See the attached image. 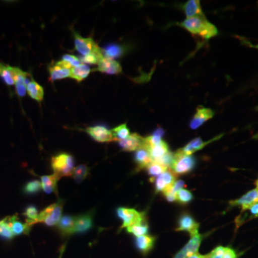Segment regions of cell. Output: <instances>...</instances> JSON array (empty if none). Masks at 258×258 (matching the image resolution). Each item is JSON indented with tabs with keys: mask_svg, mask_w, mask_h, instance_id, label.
<instances>
[{
	"mask_svg": "<svg viewBox=\"0 0 258 258\" xmlns=\"http://www.w3.org/2000/svg\"><path fill=\"white\" fill-rule=\"evenodd\" d=\"M180 25L190 33L199 35L205 40H210L218 34L216 27L210 23L205 15L186 19L180 23Z\"/></svg>",
	"mask_w": 258,
	"mask_h": 258,
	"instance_id": "cell-1",
	"label": "cell"
},
{
	"mask_svg": "<svg viewBox=\"0 0 258 258\" xmlns=\"http://www.w3.org/2000/svg\"><path fill=\"white\" fill-rule=\"evenodd\" d=\"M74 158L71 154L61 153L51 159V167L59 179L63 176H73L74 171Z\"/></svg>",
	"mask_w": 258,
	"mask_h": 258,
	"instance_id": "cell-2",
	"label": "cell"
},
{
	"mask_svg": "<svg viewBox=\"0 0 258 258\" xmlns=\"http://www.w3.org/2000/svg\"><path fill=\"white\" fill-rule=\"evenodd\" d=\"M174 160L171 166V171L175 176L183 175L191 172L195 168L196 160L191 155H186L179 149L174 153Z\"/></svg>",
	"mask_w": 258,
	"mask_h": 258,
	"instance_id": "cell-3",
	"label": "cell"
},
{
	"mask_svg": "<svg viewBox=\"0 0 258 258\" xmlns=\"http://www.w3.org/2000/svg\"><path fill=\"white\" fill-rule=\"evenodd\" d=\"M62 207L63 203L61 200L49 205L39 214L36 223L41 222L50 227L57 225L62 217Z\"/></svg>",
	"mask_w": 258,
	"mask_h": 258,
	"instance_id": "cell-4",
	"label": "cell"
},
{
	"mask_svg": "<svg viewBox=\"0 0 258 258\" xmlns=\"http://www.w3.org/2000/svg\"><path fill=\"white\" fill-rule=\"evenodd\" d=\"M74 35L75 47L81 55L86 56L94 54L98 57H104L102 53V49L98 47L96 42L91 37H87V38L83 37L76 32H74Z\"/></svg>",
	"mask_w": 258,
	"mask_h": 258,
	"instance_id": "cell-5",
	"label": "cell"
},
{
	"mask_svg": "<svg viewBox=\"0 0 258 258\" xmlns=\"http://www.w3.org/2000/svg\"><path fill=\"white\" fill-rule=\"evenodd\" d=\"M117 216L123 221L120 229L127 228L131 226L145 222V213L139 212L135 209L119 208L116 210Z\"/></svg>",
	"mask_w": 258,
	"mask_h": 258,
	"instance_id": "cell-6",
	"label": "cell"
},
{
	"mask_svg": "<svg viewBox=\"0 0 258 258\" xmlns=\"http://www.w3.org/2000/svg\"><path fill=\"white\" fill-rule=\"evenodd\" d=\"M72 66L69 62L64 60L58 61L49 66L50 81L64 79L71 77V71Z\"/></svg>",
	"mask_w": 258,
	"mask_h": 258,
	"instance_id": "cell-7",
	"label": "cell"
},
{
	"mask_svg": "<svg viewBox=\"0 0 258 258\" xmlns=\"http://www.w3.org/2000/svg\"><path fill=\"white\" fill-rule=\"evenodd\" d=\"M86 133L98 142H113L115 140L114 136L111 130H108L103 125H95V126L88 127L86 130Z\"/></svg>",
	"mask_w": 258,
	"mask_h": 258,
	"instance_id": "cell-8",
	"label": "cell"
},
{
	"mask_svg": "<svg viewBox=\"0 0 258 258\" xmlns=\"http://www.w3.org/2000/svg\"><path fill=\"white\" fill-rule=\"evenodd\" d=\"M13 71L17 94L19 97H24L26 94L27 85L31 80L32 76L19 68L13 67Z\"/></svg>",
	"mask_w": 258,
	"mask_h": 258,
	"instance_id": "cell-9",
	"label": "cell"
},
{
	"mask_svg": "<svg viewBox=\"0 0 258 258\" xmlns=\"http://www.w3.org/2000/svg\"><path fill=\"white\" fill-rule=\"evenodd\" d=\"M191 238L182 249L174 255V258H188L193 254L198 253L201 245L203 237L200 234L191 236Z\"/></svg>",
	"mask_w": 258,
	"mask_h": 258,
	"instance_id": "cell-10",
	"label": "cell"
},
{
	"mask_svg": "<svg viewBox=\"0 0 258 258\" xmlns=\"http://www.w3.org/2000/svg\"><path fill=\"white\" fill-rule=\"evenodd\" d=\"M214 116V112L210 108H205L203 106H199L197 112L194 115L192 119L190 120L189 127L192 130H196L203 125L205 122L211 119Z\"/></svg>",
	"mask_w": 258,
	"mask_h": 258,
	"instance_id": "cell-11",
	"label": "cell"
},
{
	"mask_svg": "<svg viewBox=\"0 0 258 258\" xmlns=\"http://www.w3.org/2000/svg\"><path fill=\"white\" fill-rule=\"evenodd\" d=\"M200 225V223L197 222L189 214L184 213L178 220V227L176 231H186L191 237L199 233Z\"/></svg>",
	"mask_w": 258,
	"mask_h": 258,
	"instance_id": "cell-12",
	"label": "cell"
},
{
	"mask_svg": "<svg viewBox=\"0 0 258 258\" xmlns=\"http://www.w3.org/2000/svg\"><path fill=\"white\" fill-rule=\"evenodd\" d=\"M257 203H258V189H254L250 190L237 200H232L229 204L231 207H241L242 211H245V210H248L252 205Z\"/></svg>",
	"mask_w": 258,
	"mask_h": 258,
	"instance_id": "cell-13",
	"label": "cell"
},
{
	"mask_svg": "<svg viewBox=\"0 0 258 258\" xmlns=\"http://www.w3.org/2000/svg\"><path fill=\"white\" fill-rule=\"evenodd\" d=\"M118 144L125 152H134L144 147V138L138 134H132L126 139L118 141Z\"/></svg>",
	"mask_w": 258,
	"mask_h": 258,
	"instance_id": "cell-14",
	"label": "cell"
},
{
	"mask_svg": "<svg viewBox=\"0 0 258 258\" xmlns=\"http://www.w3.org/2000/svg\"><path fill=\"white\" fill-rule=\"evenodd\" d=\"M176 181V176L169 169L158 176L155 180L156 192H163L171 188Z\"/></svg>",
	"mask_w": 258,
	"mask_h": 258,
	"instance_id": "cell-15",
	"label": "cell"
},
{
	"mask_svg": "<svg viewBox=\"0 0 258 258\" xmlns=\"http://www.w3.org/2000/svg\"><path fill=\"white\" fill-rule=\"evenodd\" d=\"M96 71L108 75H118L121 74L122 68L119 62L113 60V59L106 58L104 57L103 60L100 61L98 64V68Z\"/></svg>",
	"mask_w": 258,
	"mask_h": 258,
	"instance_id": "cell-16",
	"label": "cell"
},
{
	"mask_svg": "<svg viewBox=\"0 0 258 258\" xmlns=\"http://www.w3.org/2000/svg\"><path fill=\"white\" fill-rule=\"evenodd\" d=\"M222 135L216 137L211 140L208 141V142H203V139L198 137V138L194 139L191 142L186 144V146L182 149H180L181 152L184 153L186 155H191L194 153L198 152V151L201 150L203 149L205 146L208 145L209 144L212 143L214 141H216L217 139L221 138Z\"/></svg>",
	"mask_w": 258,
	"mask_h": 258,
	"instance_id": "cell-17",
	"label": "cell"
},
{
	"mask_svg": "<svg viewBox=\"0 0 258 258\" xmlns=\"http://www.w3.org/2000/svg\"><path fill=\"white\" fill-rule=\"evenodd\" d=\"M93 227V215L91 212L76 217L75 233L82 234Z\"/></svg>",
	"mask_w": 258,
	"mask_h": 258,
	"instance_id": "cell-18",
	"label": "cell"
},
{
	"mask_svg": "<svg viewBox=\"0 0 258 258\" xmlns=\"http://www.w3.org/2000/svg\"><path fill=\"white\" fill-rule=\"evenodd\" d=\"M8 218L10 228H11L12 232H13L14 236L23 235V234L28 235L32 225H29L27 222L23 223V222H20L17 215L8 217Z\"/></svg>",
	"mask_w": 258,
	"mask_h": 258,
	"instance_id": "cell-19",
	"label": "cell"
},
{
	"mask_svg": "<svg viewBox=\"0 0 258 258\" xmlns=\"http://www.w3.org/2000/svg\"><path fill=\"white\" fill-rule=\"evenodd\" d=\"M76 217L66 215L61 217L57 224V227L60 233L64 236H69L75 233Z\"/></svg>",
	"mask_w": 258,
	"mask_h": 258,
	"instance_id": "cell-20",
	"label": "cell"
},
{
	"mask_svg": "<svg viewBox=\"0 0 258 258\" xmlns=\"http://www.w3.org/2000/svg\"><path fill=\"white\" fill-rule=\"evenodd\" d=\"M156 238L153 236L143 235L137 237L135 239V244L137 248L144 254L150 252L154 247Z\"/></svg>",
	"mask_w": 258,
	"mask_h": 258,
	"instance_id": "cell-21",
	"label": "cell"
},
{
	"mask_svg": "<svg viewBox=\"0 0 258 258\" xmlns=\"http://www.w3.org/2000/svg\"><path fill=\"white\" fill-rule=\"evenodd\" d=\"M134 161L137 164L138 169L147 168V166L153 162L150 153L145 147L141 148L136 152L135 155H134Z\"/></svg>",
	"mask_w": 258,
	"mask_h": 258,
	"instance_id": "cell-22",
	"label": "cell"
},
{
	"mask_svg": "<svg viewBox=\"0 0 258 258\" xmlns=\"http://www.w3.org/2000/svg\"><path fill=\"white\" fill-rule=\"evenodd\" d=\"M183 10L186 15V19L205 15L199 0H189L186 2L183 6Z\"/></svg>",
	"mask_w": 258,
	"mask_h": 258,
	"instance_id": "cell-23",
	"label": "cell"
},
{
	"mask_svg": "<svg viewBox=\"0 0 258 258\" xmlns=\"http://www.w3.org/2000/svg\"><path fill=\"white\" fill-rule=\"evenodd\" d=\"M40 179H41L42 189L45 193L57 192V181L60 179L55 174L42 176Z\"/></svg>",
	"mask_w": 258,
	"mask_h": 258,
	"instance_id": "cell-24",
	"label": "cell"
},
{
	"mask_svg": "<svg viewBox=\"0 0 258 258\" xmlns=\"http://www.w3.org/2000/svg\"><path fill=\"white\" fill-rule=\"evenodd\" d=\"M27 92L29 96L35 101L40 102L43 100L44 90L40 85H39L36 81L32 79L30 80V82L27 85Z\"/></svg>",
	"mask_w": 258,
	"mask_h": 258,
	"instance_id": "cell-25",
	"label": "cell"
},
{
	"mask_svg": "<svg viewBox=\"0 0 258 258\" xmlns=\"http://www.w3.org/2000/svg\"><path fill=\"white\" fill-rule=\"evenodd\" d=\"M150 153L153 161H157L169 152V146L165 142H161L158 145L147 149Z\"/></svg>",
	"mask_w": 258,
	"mask_h": 258,
	"instance_id": "cell-26",
	"label": "cell"
},
{
	"mask_svg": "<svg viewBox=\"0 0 258 258\" xmlns=\"http://www.w3.org/2000/svg\"><path fill=\"white\" fill-rule=\"evenodd\" d=\"M91 69L89 66L86 64H81L77 67L71 69V78L76 80L78 82H81L83 80L86 79L91 73Z\"/></svg>",
	"mask_w": 258,
	"mask_h": 258,
	"instance_id": "cell-27",
	"label": "cell"
},
{
	"mask_svg": "<svg viewBox=\"0 0 258 258\" xmlns=\"http://www.w3.org/2000/svg\"><path fill=\"white\" fill-rule=\"evenodd\" d=\"M123 52H124L123 47L117 44H111L102 49L103 57L106 58L114 59L119 57L123 55Z\"/></svg>",
	"mask_w": 258,
	"mask_h": 258,
	"instance_id": "cell-28",
	"label": "cell"
},
{
	"mask_svg": "<svg viewBox=\"0 0 258 258\" xmlns=\"http://www.w3.org/2000/svg\"><path fill=\"white\" fill-rule=\"evenodd\" d=\"M165 134V131L162 128H158L154 133L144 138V147L147 149L158 145L162 142V137Z\"/></svg>",
	"mask_w": 258,
	"mask_h": 258,
	"instance_id": "cell-29",
	"label": "cell"
},
{
	"mask_svg": "<svg viewBox=\"0 0 258 258\" xmlns=\"http://www.w3.org/2000/svg\"><path fill=\"white\" fill-rule=\"evenodd\" d=\"M0 77L8 86L15 85L13 67L8 64L0 62Z\"/></svg>",
	"mask_w": 258,
	"mask_h": 258,
	"instance_id": "cell-30",
	"label": "cell"
},
{
	"mask_svg": "<svg viewBox=\"0 0 258 258\" xmlns=\"http://www.w3.org/2000/svg\"><path fill=\"white\" fill-rule=\"evenodd\" d=\"M186 186L184 181L182 180H177L174 184L172 185L171 188L164 191V195L165 196L166 200L169 203H174L176 201V195L180 189H183V187Z\"/></svg>",
	"mask_w": 258,
	"mask_h": 258,
	"instance_id": "cell-31",
	"label": "cell"
},
{
	"mask_svg": "<svg viewBox=\"0 0 258 258\" xmlns=\"http://www.w3.org/2000/svg\"><path fill=\"white\" fill-rule=\"evenodd\" d=\"M147 169L149 176L152 177H156V176H160L169 169L161 164L160 163L153 161V162L147 166Z\"/></svg>",
	"mask_w": 258,
	"mask_h": 258,
	"instance_id": "cell-32",
	"label": "cell"
},
{
	"mask_svg": "<svg viewBox=\"0 0 258 258\" xmlns=\"http://www.w3.org/2000/svg\"><path fill=\"white\" fill-rule=\"evenodd\" d=\"M127 232L128 233L132 234L136 237H140V236L146 235L149 232V225L145 222L142 223L137 224L127 227Z\"/></svg>",
	"mask_w": 258,
	"mask_h": 258,
	"instance_id": "cell-33",
	"label": "cell"
},
{
	"mask_svg": "<svg viewBox=\"0 0 258 258\" xmlns=\"http://www.w3.org/2000/svg\"><path fill=\"white\" fill-rule=\"evenodd\" d=\"M90 169L86 165H80L75 168L74 174V179L78 184L82 182L83 180L86 179L89 174Z\"/></svg>",
	"mask_w": 258,
	"mask_h": 258,
	"instance_id": "cell-34",
	"label": "cell"
},
{
	"mask_svg": "<svg viewBox=\"0 0 258 258\" xmlns=\"http://www.w3.org/2000/svg\"><path fill=\"white\" fill-rule=\"evenodd\" d=\"M0 237L8 239V240H12L15 237L11 228H10L8 217L0 220Z\"/></svg>",
	"mask_w": 258,
	"mask_h": 258,
	"instance_id": "cell-35",
	"label": "cell"
},
{
	"mask_svg": "<svg viewBox=\"0 0 258 258\" xmlns=\"http://www.w3.org/2000/svg\"><path fill=\"white\" fill-rule=\"evenodd\" d=\"M111 131L116 141L123 140L130 136V132L127 127L126 123L118 125Z\"/></svg>",
	"mask_w": 258,
	"mask_h": 258,
	"instance_id": "cell-36",
	"label": "cell"
},
{
	"mask_svg": "<svg viewBox=\"0 0 258 258\" xmlns=\"http://www.w3.org/2000/svg\"><path fill=\"white\" fill-rule=\"evenodd\" d=\"M38 210L33 205H30L25 209L23 215L26 217V222L29 225H33L36 223L37 217H38Z\"/></svg>",
	"mask_w": 258,
	"mask_h": 258,
	"instance_id": "cell-37",
	"label": "cell"
},
{
	"mask_svg": "<svg viewBox=\"0 0 258 258\" xmlns=\"http://www.w3.org/2000/svg\"><path fill=\"white\" fill-rule=\"evenodd\" d=\"M176 201L181 205H187L192 201L194 197L192 194L189 190L180 189L176 195Z\"/></svg>",
	"mask_w": 258,
	"mask_h": 258,
	"instance_id": "cell-38",
	"label": "cell"
},
{
	"mask_svg": "<svg viewBox=\"0 0 258 258\" xmlns=\"http://www.w3.org/2000/svg\"><path fill=\"white\" fill-rule=\"evenodd\" d=\"M41 189V181H38V180H34L25 185L24 191L28 195H33V194L38 192Z\"/></svg>",
	"mask_w": 258,
	"mask_h": 258,
	"instance_id": "cell-39",
	"label": "cell"
},
{
	"mask_svg": "<svg viewBox=\"0 0 258 258\" xmlns=\"http://www.w3.org/2000/svg\"><path fill=\"white\" fill-rule=\"evenodd\" d=\"M104 57H98L94 54H91V55H88L86 56H83L82 57L80 58L81 62L86 64H98L100 61L103 60Z\"/></svg>",
	"mask_w": 258,
	"mask_h": 258,
	"instance_id": "cell-40",
	"label": "cell"
},
{
	"mask_svg": "<svg viewBox=\"0 0 258 258\" xmlns=\"http://www.w3.org/2000/svg\"><path fill=\"white\" fill-rule=\"evenodd\" d=\"M225 247L223 246H217L212 252L207 254L208 258H222L225 253Z\"/></svg>",
	"mask_w": 258,
	"mask_h": 258,
	"instance_id": "cell-41",
	"label": "cell"
},
{
	"mask_svg": "<svg viewBox=\"0 0 258 258\" xmlns=\"http://www.w3.org/2000/svg\"><path fill=\"white\" fill-rule=\"evenodd\" d=\"M66 61V62H69L72 66V68L77 67L80 64H82L81 60L79 57H76V56L69 55V54H66L63 57H62V60Z\"/></svg>",
	"mask_w": 258,
	"mask_h": 258,
	"instance_id": "cell-42",
	"label": "cell"
},
{
	"mask_svg": "<svg viewBox=\"0 0 258 258\" xmlns=\"http://www.w3.org/2000/svg\"><path fill=\"white\" fill-rule=\"evenodd\" d=\"M222 258H237L235 250L230 247H225V253Z\"/></svg>",
	"mask_w": 258,
	"mask_h": 258,
	"instance_id": "cell-43",
	"label": "cell"
},
{
	"mask_svg": "<svg viewBox=\"0 0 258 258\" xmlns=\"http://www.w3.org/2000/svg\"><path fill=\"white\" fill-rule=\"evenodd\" d=\"M252 218L258 217V203L254 204L248 209Z\"/></svg>",
	"mask_w": 258,
	"mask_h": 258,
	"instance_id": "cell-44",
	"label": "cell"
},
{
	"mask_svg": "<svg viewBox=\"0 0 258 258\" xmlns=\"http://www.w3.org/2000/svg\"><path fill=\"white\" fill-rule=\"evenodd\" d=\"M188 258H208V257H207V254L203 255V254H200L198 252V253L193 254V255L190 256V257Z\"/></svg>",
	"mask_w": 258,
	"mask_h": 258,
	"instance_id": "cell-45",
	"label": "cell"
},
{
	"mask_svg": "<svg viewBox=\"0 0 258 258\" xmlns=\"http://www.w3.org/2000/svg\"><path fill=\"white\" fill-rule=\"evenodd\" d=\"M64 249V246H63V247H62V249H61L60 257H59V258L62 257V254H63Z\"/></svg>",
	"mask_w": 258,
	"mask_h": 258,
	"instance_id": "cell-46",
	"label": "cell"
},
{
	"mask_svg": "<svg viewBox=\"0 0 258 258\" xmlns=\"http://www.w3.org/2000/svg\"><path fill=\"white\" fill-rule=\"evenodd\" d=\"M254 185L256 186V189H258V179L256 180L255 182H254Z\"/></svg>",
	"mask_w": 258,
	"mask_h": 258,
	"instance_id": "cell-47",
	"label": "cell"
},
{
	"mask_svg": "<svg viewBox=\"0 0 258 258\" xmlns=\"http://www.w3.org/2000/svg\"><path fill=\"white\" fill-rule=\"evenodd\" d=\"M251 47H256V48L258 49V45H252Z\"/></svg>",
	"mask_w": 258,
	"mask_h": 258,
	"instance_id": "cell-48",
	"label": "cell"
}]
</instances>
